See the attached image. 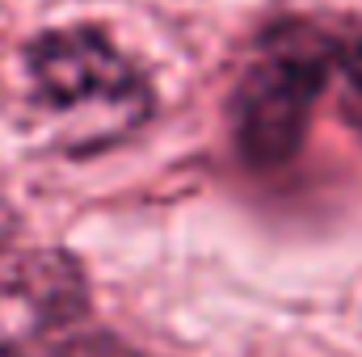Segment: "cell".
Listing matches in <instances>:
<instances>
[{
    "label": "cell",
    "instance_id": "3957f363",
    "mask_svg": "<svg viewBox=\"0 0 362 357\" xmlns=\"http://www.w3.org/2000/svg\"><path fill=\"white\" fill-rule=\"evenodd\" d=\"M89 290L85 273L64 253H17L0 265V345L8 357L47 353L85 357L81 349H105L85 328Z\"/></svg>",
    "mask_w": 362,
    "mask_h": 357
},
{
    "label": "cell",
    "instance_id": "6da1fadb",
    "mask_svg": "<svg viewBox=\"0 0 362 357\" xmlns=\"http://www.w3.org/2000/svg\"><path fill=\"white\" fill-rule=\"evenodd\" d=\"M30 105L47 139L89 156L135 135L152 114L148 76L97 25H59L25 47Z\"/></svg>",
    "mask_w": 362,
    "mask_h": 357
},
{
    "label": "cell",
    "instance_id": "5b68a950",
    "mask_svg": "<svg viewBox=\"0 0 362 357\" xmlns=\"http://www.w3.org/2000/svg\"><path fill=\"white\" fill-rule=\"evenodd\" d=\"M0 227H4V223H0Z\"/></svg>",
    "mask_w": 362,
    "mask_h": 357
},
{
    "label": "cell",
    "instance_id": "7a4b0ae2",
    "mask_svg": "<svg viewBox=\"0 0 362 357\" xmlns=\"http://www.w3.org/2000/svg\"><path fill=\"white\" fill-rule=\"evenodd\" d=\"M333 68L337 42L308 21H282L253 47L228 101L232 143L245 164L282 169L295 160Z\"/></svg>",
    "mask_w": 362,
    "mask_h": 357
},
{
    "label": "cell",
    "instance_id": "277c9868",
    "mask_svg": "<svg viewBox=\"0 0 362 357\" xmlns=\"http://www.w3.org/2000/svg\"><path fill=\"white\" fill-rule=\"evenodd\" d=\"M337 97H341V118L350 122V131L362 139V30L346 42L337 47Z\"/></svg>",
    "mask_w": 362,
    "mask_h": 357
}]
</instances>
